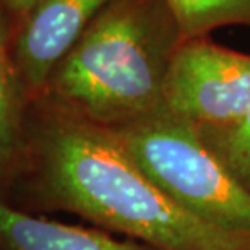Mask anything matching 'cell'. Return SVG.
<instances>
[{
    "label": "cell",
    "mask_w": 250,
    "mask_h": 250,
    "mask_svg": "<svg viewBox=\"0 0 250 250\" xmlns=\"http://www.w3.org/2000/svg\"><path fill=\"white\" fill-rule=\"evenodd\" d=\"M42 181L72 211L156 250H250V242L193 216L140 169L111 128L65 122L41 143Z\"/></svg>",
    "instance_id": "obj_1"
},
{
    "label": "cell",
    "mask_w": 250,
    "mask_h": 250,
    "mask_svg": "<svg viewBox=\"0 0 250 250\" xmlns=\"http://www.w3.org/2000/svg\"><path fill=\"white\" fill-rule=\"evenodd\" d=\"M169 61L146 13L122 2L89 24L51 82L91 124L117 128L164 109Z\"/></svg>",
    "instance_id": "obj_2"
},
{
    "label": "cell",
    "mask_w": 250,
    "mask_h": 250,
    "mask_svg": "<svg viewBox=\"0 0 250 250\" xmlns=\"http://www.w3.org/2000/svg\"><path fill=\"white\" fill-rule=\"evenodd\" d=\"M111 130L135 164L174 202L250 242V188L203 142L193 124L161 109Z\"/></svg>",
    "instance_id": "obj_3"
},
{
    "label": "cell",
    "mask_w": 250,
    "mask_h": 250,
    "mask_svg": "<svg viewBox=\"0 0 250 250\" xmlns=\"http://www.w3.org/2000/svg\"><path fill=\"white\" fill-rule=\"evenodd\" d=\"M163 106L193 125L236 124L250 112V56L188 39L169 61Z\"/></svg>",
    "instance_id": "obj_4"
},
{
    "label": "cell",
    "mask_w": 250,
    "mask_h": 250,
    "mask_svg": "<svg viewBox=\"0 0 250 250\" xmlns=\"http://www.w3.org/2000/svg\"><path fill=\"white\" fill-rule=\"evenodd\" d=\"M109 0H39L15 46L20 78L39 89L80 41L91 20Z\"/></svg>",
    "instance_id": "obj_5"
},
{
    "label": "cell",
    "mask_w": 250,
    "mask_h": 250,
    "mask_svg": "<svg viewBox=\"0 0 250 250\" xmlns=\"http://www.w3.org/2000/svg\"><path fill=\"white\" fill-rule=\"evenodd\" d=\"M2 250H156L137 242L117 241L96 229L68 226L36 218L0 200Z\"/></svg>",
    "instance_id": "obj_6"
},
{
    "label": "cell",
    "mask_w": 250,
    "mask_h": 250,
    "mask_svg": "<svg viewBox=\"0 0 250 250\" xmlns=\"http://www.w3.org/2000/svg\"><path fill=\"white\" fill-rule=\"evenodd\" d=\"M166 3L186 41L224 24L250 26V0H166Z\"/></svg>",
    "instance_id": "obj_7"
},
{
    "label": "cell",
    "mask_w": 250,
    "mask_h": 250,
    "mask_svg": "<svg viewBox=\"0 0 250 250\" xmlns=\"http://www.w3.org/2000/svg\"><path fill=\"white\" fill-rule=\"evenodd\" d=\"M20 73L10 56L0 8V174L12 164L20 140Z\"/></svg>",
    "instance_id": "obj_8"
},
{
    "label": "cell",
    "mask_w": 250,
    "mask_h": 250,
    "mask_svg": "<svg viewBox=\"0 0 250 250\" xmlns=\"http://www.w3.org/2000/svg\"><path fill=\"white\" fill-rule=\"evenodd\" d=\"M214 153L234 176L250 188V112L236 124L226 125L216 140Z\"/></svg>",
    "instance_id": "obj_9"
},
{
    "label": "cell",
    "mask_w": 250,
    "mask_h": 250,
    "mask_svg": "<svg viewBox=\"0 0 250 250\" xmlns=\"http://www.w3.org/2000/svg\"><path fill=\"white\" fill-rule=\"evenodd\" d=\"M39 0H5L10 12L17 15H29L31 10L36 7Z\"/></svg>",
    "instance_id": "obj_10"
}]
</instances>
